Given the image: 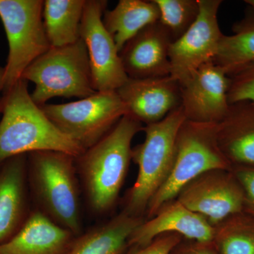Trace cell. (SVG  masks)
Listing matches in <instances>:
<instances>
[{
	"label": "cell",
	"mask_w": 254,
	"mask_h": 254,
	"mask_svg": "<svg viewBox=\"0 0 254 254\" xmlns=\"http://www.w3.org/2000/svg\"><path fill=\"white\" fill-rule=\"evenodd\" d=\"M221 0H198L199 14L185 34L172 43L170 76L186 82L203 65L213 62L224 34L219 27L218 13Z\"/></svg>",
	"instance_id": "obj_9"
},
{
	"label": "cell",
	"mask_w": 254,
	"mask_h": 254,
	"mask_svg": "<svg viewBox=\"0 0 254 254\" xmlns=\"http://www.w3.org/2000/svg\"><path fill=\"white\" fill-rule=\"evenodd\" d=\"M190 243L177 246L172 254H218L213 242H198L190 241Z\"/></svg>",
	"instance_id": "obj_28"
},
{
	"label": "cell",
	"mask_w": 254,
	"mask_h": 254,
	"mask_svg": "<svg viewBox=\"0 0 254 254\" xmlns=\"http://www.w3.org/2000/svg\"><path fill=\"white\" fill-rule=\"evenodd\" d=\"M161 24L173 43L186 33L199 14L198 0H154Z\"/></svg>",
	"instance_id": "obj_24"
},
{
	"label": "cell",
	"mask_w": 254,
	"mask_h": 254,
	"mask_svg": "<svg viewBox=\"0 0 254 254\" xmlns=\"http://www.w3.org/2000/svg\"><path fill=\"white\" fill-rule=\"evenodd\" d=\"M107 5L108 1L104 0H86L80 27L97 92H116L128 79L120 52L103 23Z\"/></svg>",
	"instance_id": "obj_10"
},
{
	"label": "cell",
	"mask_w": 254,
	"mask_h": 254,
	"mask_svg": "<svg viewBox=\"0 0 254 254\" xmlns=\"http://www.w3.org/2000/svg\"><path fill=\"white\" fill-rule=\"evenodd\" d=\"M185 120L181 106L161 121L143 127L144 141L132 148V160L138 165V176L127 191L123 211L143 218L150 200L171 171L177 133Z\"/></svg>",
	"instance_id": "obj_4"
},
{
	"label": "cell",
	"mask_w": 254,
	"mask_h": 254,
	"mask_svg": "<svg viewBox=\"0 0 254 254\" xmlns=\"http://www.w3.org/2000/svg\"><path fill=\"white\" fill-rule=\"evenodd\" d=\"M145 219L125 211L75 237L66 254H123L133 232Z\"/></svg>",
	"instance_id": "obj_19"
},
{
	"label": "cell",
	"mask_w": 254,
	"mask_h": 254,
	"mask_svg": "<svg viewBox=\"0 0 254 254\" xmlns=\"http://www.w3.org/2000/svg\"><path fill=\"white\" fill-rule=\"evenodd\" d=\"M232 171L240 182L245 194L244 213L254 218V167H232Z\"/></svg>",
	"instance_id": "obj_26"
},
{
	"label": "cell",
	"mask_w": 254,
	"mask_h": 254,
	"mask_svg": "<svg viewBox=\"0 0 254 254\" xmlns=\"http://www.w3.org/2000/svg\"><path fill=\"white\" fill-rule=\"evenodd\" d=\"M43 4L42 0H0V18L9 44L1 82L2 94L50 48L43 23Z\"/></svg>",
	"instance_id": "obj_7"
},
{
	"label": "cell",
	"mask_w": 254,
	"mask_h": 254,
	"mask_svg": "<svg viewBox=\"0 0 254 254\" xmlns=\"http://www.w3.org/2000/svg\"><path fill=\"white\" fill-rule=\"evenodd\" d=\"M173 43L158 21L141 30L120 52L128 78L145 79L170 76V49Z\"/></svg>",
	"instance_id": "obj_14"
},
{
	"label": "cell",
	"mask_w": 254,
	"mask_h": 254,
	"mask_svg": "<svg viewBox=\"0 0 254 254\" xmlns=\"http://www.w3.org/2000/svg\"><path fill=\"white\" fill-rule=\"evenodd\" d=\"M182 239V237L177 234H165L156 237L149 245L136 247V250L126 254H172Z\"/></svg>",
	"instance_id": "obj_27"
},
{
	"label": "cell",
	"mask_w": 254,
	"mask_h": 254,
	"mask_svg": "<svg viewBox=\"0 0 254 254\" xmlns=\"http://www.w3.org/2000/svg\"><path fill=\"white\" fill-rule=\"evenodd\" d=\"M28 184L39 210L77 237L82 232L80 185L76 158L63 152L28 153Z\"/></svg>",
	"instance_id": "obj_3"
},
{
	"label": "cell",
	"mask_w": 254,
	"mask_h": 254,
	"mask_svg": "<svg viewBox=\"0 0 254 254\" xmlns=\"http://www.w3.org/2000/svg\"><path fill=\"white\" fill-rule=\"evenodd\" d=\"M230 78L220 66L210 62L200 66L182 84V108L187 120L218 124L230 108Z\"/></svg>",
	"instance_id": "obj_12"
},
{
	"label": "cell",
	"mask_w": 254,
	"mask_h": 254,
	"mask_svg": "<svg viewBox=\"0 0 254 254\" xmlns=\"http://www.w3.org/2000/svg\"><path fill=\"white\" fill-rule=\"evenodd\" d=\"M245 2L254 9V0H246Z\"/></svg>",
	"instance_id": "obj_30"
},
{
	"label": "cell",
	"mask_w": 254,
	"mask_h": 254,
	"mask_svg": "<svg viewBox=\"0 0 254 254\" xmlns=\"http://www.w3.org/2000/svg\"><path fill=\"white\" fill-rule=\"evenodd\" d=\"M228 76L229 104L249 103L254 105V63Z\"/></svg>",
	"instance_id": "obj_25"
},
{
	"label": "cell",
	"mask_w": 254,
	"mask_h": 254,
	"mask_svg": "<svg viewBox=\"0 0 254 254\" xmlns=\"http://www.w3.org/2000/svg\"><path fill=\"white\" fill-rule=\"evenodd\" d=\"M169 233L204 243L213 242L215 227L175 198L162 205L153 218L137 227L130 237L128 247H145L156 237Z\"/></svg>",
	"instance_id": "obj_15"
},
{
	"label": "cell",
	"mask_w": 254,
	"mask_h": 254,
	"mask_svg": "<svg viewBox=\"0 0 254 254\" xmlns=\"http://www.w3.org/2000/svg\"><path fill=\"white\" fill-rule=\"evenodd\" d=\"M41 110L50 122L85 150L91 148L127 115L116 92H97L64 104L44 105Z\"/></svg>",
	"instance_id": "obj_8"
},
{
	"label": "cell",
	"mask_w": 254,
	"mask_h": 254,
	"mask_svg": "<svg viewBox=\"0 0 254 254\" xmlns=\"http://www.w3.org/2000/svg\"><path fill=\"white\" fill-rule=\"evenodd\" d=\"M176 199L214 227L232 215L243 213L245 208L243 190L232 170L202 174L187 184Z\"/></svg>",
	"instance_id": "obj_11"
},
{
	"label": "cell",
	"mask_w": 254,
	"mask_h": 254,
	"mask_svg": "<svg viewBox=\"0 0 254 254\" xmlns=\"http://www.w3.org/2000/svg\"><path fill=\"white\" fill-rule=\"evenodd\" d=\"M213 243L218 254H254V218L232 215L215 227Z\"/></svg>",
	"instance_id": "obj_23"
},
{
	"label": "cell",
	"mask_w": 254,
	"mask_h": 254,
	"mask_svg": "<svg viewBox=\"0 0 254 254\" xmlns=\"http://www.w3.org/2000/svg\"><path fill=\"white\" fill-rule=\"evenodd\" d=\"M0 165L16 155L53 150L77 158L85 150L64 134L32 100L28 82L18 80L0 98Z\"/></svg>",
	"instance_id": "obj_2"
},
{
	"label": "cell",
	"mask_w": 254,
	"mask_h": 254,
	"mask_svg": "<svg viewBox=\"0 0 254 254\" xmlns=\"http://www.w3.org/2000/svg\"><path fill=\"white\" fill-rule=\"evenodd\" d=\"M28 154L16 155L0 165V245L16 235L29 216Z\"/></svg>",
	"instance_id": "obj_16"
},
{
	"label": "cell",
	"mask_w": 254,
	"mask_h": 254,
	"mask_svg": "<svg viewBox=\"0 0 254 254\" xmlns=\"http://www.w3.org/2000/svg\"><path fill=\"white\" fill-rule=\"evenodd\" d=\"M117 93L125 105L127 115L145 126L161 121L182 105L181 87L171 76L128 78Z\"/></svg>",
	"instance_id": "obj_13"
},
{
	"label": "cell",
	"mask_w": 254,
	"mask_h": 254,
	"mask_svg": "<svg viewBox=\"0 0 254 254\" xmlns=\"http://www.w3.org/2000/svg\"><path fill=\"white\" fill-rule=\"evenodd\" d=\"M86 0H46L43 10L50 47L69 46L81 39L80 27Z\"/></svg>",
	"instance_id": "obj_21"
},
{
	"label": "cell",
	"mask_w": 254,
	"mask_h": 254,
	"mask_svg": "<svg viewBox=\"0 0 254 254\" xmlns=\"http://www.w3.org/2000/svg\"><path fill=\"white\" fill-rule=\"evenodd\" d=\"M159 17L154 0H120L113 9L105 11L103 21L120 52L141 30L158 22Z\"/></svg>",
	"instance_id": "obj_20"
},
{
	"label": "cell",
	"mask_w": 254,
	"mask_h": 254,
	"mask_svg": "<svg viewBox=\"0 0 254 254\" xmlns=\"http://www.w3.org/2000/svg\"><path fill=\"white\" fill-rule=\"evenodd\" d=\"M21 78L34 83L31 96L39 107L55 97L83 99L97 93L81 38L69 46L50 47L25 70Z\"/></svg>",
	"instance_id": "obj_6"
},
{
	"label": "cell",
	"mask_w": 254,
	"mask_h": 254,
	"mask_svg": "<svg viewBox=\"0 0 254 254\" xmlns=\"http://www.w3.org/2000/svg\"><path fill=\"white\" fill-rule=\"evenodd\" d=\"M233 34L223 35L214 63L228 76L254 63V9L234 24Z\"/></svg>",
	"instance_id": "obj_22"
},
{
	"label": "cell",
	"mask_w": 254,
	"mask_h": 254,
	"mask_svg": "<svg viewBox=\"0 0 254 254\" xmlns=\"http://www.w3.org/2000/svg\"><path fill=\"white\" fill-rule=\"evenodd\" d=\"M215 123L185 120L175 143L171 171L147 208L146 220L153 218L162 205L175 199L180 190L197 177L213 170H232L217 140Z\"/></svg>",
	"instance_id": "obj_5"
},
{
	"label": "cell",
	"mask_w": 254,
	"mask_h": 254,
	"mask_svg": "<svg viewBox=\"0 0 254 254\" xmlns=\"http://www.w3.org/2000/svg\"><path fill=\"white\" fill-rule=\"evenodd\" d=\"M3 75H4V67H0V92H1V82H2ZM1 115V112H0Z\"/></svg>",
	"instance_id": "obj_29"
},
{
	"label": "cell",
	"mask_w": 254,
	"mask_h": 254,
	"mask_svg": "<svg viewBox=\"0 0 254 254\" xmlns=\"http://www.w3.org/2000/svg\"><path fill=\"white\" fill-rule=\"evenodd\" d=\"M217 140L232 167H254V105H230L217 126Z\"/></svg>",
	"instance_id": "obj_18"
},
{
	"label": "cell",
	"mask_w": 254,
	"mask_h": 254,
	"mask_svg": "<svg viewBox=\"0 0 254 254\" xmlns=\"http://www.w3.org/2000/svg\"><path fill=\"white\" fill-rule=\"evenodd\" d=\"M75 237L36 210L12 238L0 245V254H66Z\"/></svg>",
	"instance_id": "obj_17"
},
{
	"label": "cell",
	"mask_w": 254,
	"mask_h": 254,
	"mask_svg": "<svg viewBox=\"0 0 254 254\" xmlns=\"http://www.w3.org/2000/svg\"><path fill=\"white\" fill-rule=\"evenodd\" d=\"M143 129L141 123L125 115L106 136L76 158L92 213L104 215L116 204L132 160V141Z\"/></svg>",
	"instance_id": "obj_1"
}]
</instances>
